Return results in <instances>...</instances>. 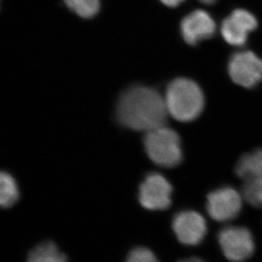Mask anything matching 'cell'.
Masks as SVG:
<instances>
[{
	"instance_id": "17",
	"label": "cell",
	"mask_w": 262,
	"mask_h": 262,
	"mask_svg": "<svg viewBox=\"0 0 262 262\" xmlns=\"http://www.w3.org/2000/svg\"><path fill=\"white\" fill-rule=\"evenodd\" d=\"M159 1H161L164 5H166L168 7L174 8L184 2L185 0H159Z\"/></svg>"
},
{
	"instance_id": "1",
	"label": "cell",
	"mask_w": 262,
	"mask_h": 262,
	"mask_svg": "<svg viewBox=\"0 0 262 262\" xmlns=\"http://www.w3.org/2000/svg\"><path fill=\"white\" fill-rule=\"evenodd\" d=\"M168 111L163 96L150 87L135 85L123 92L117 104L119 124L128 129L148 132L164 125Z\"/></svg>"
},
{
	"instance_id": "5",
	"label": "cell",
	"mask_w": 262,
	"mask_h": 262,
	"mask_svg": "<svg viewBox=\"0 0 262 262\" xmlns=\"http://www.w3.org/2000/svg\"><path fill=\"white\" fill-rule=\"evenodd\" d=\"M173 188L169 181L159 173L145 178L139 188V201L149 210H164L171 204Z\"/></svg>"
},
{
	"instance_id": "4",
	"label": "cell",
	"mask_w": 262,
	"mask_h": 262,
	"mask_svg": "<svg viewBox=\"0 0 262 262\" xmlns=\"http://www.w3.org/2000/svg\"><path fill=\"white\" fill-rule=\"evenodd\" d=\"M218 242L227 260L242 262L255 251V241L250 230L244 227H227L218 233Z\"/></svg>"
},
{
	"instance_id": "18",
	"label": "cell",
	"mask_w": 262,
	"mask_h": 262,
	"mask_svg": "<svg viewBox=\"0 0 262 262\" xmlns=\"http://www.w3.org/2000/svg\"><path fill=\"white\" fill-rule=\"evenodd\" d=\"M179 262H205L204 260L199 259V258H188V259H185V260H180Z\"/></svg>"
},
{
	"instance_id": "7",
	"label": "cell",
	"mask_w": 262,
	"mask_h": 262,
	"mask_svg": "<svg viewBox=\"0 0 262 262\" xmlns=\"http://www.w3.org/2000/svg\"><path fill=\"white\" fill-rule=\"evenodd\" d=\"M242 196L237 190L224 187L214 190L207 198L206 209L209 216L219 222L235 219L242 209Z\"/></svg>"
},
{
	"instance_id": "10",
	"label": "cell",
	"mask_w": 262,
	"mask_h": 262,
	"mask_svg": "<svg viewBox=\"0 0 262 262\" xmlns=\"http://www.w3.org/2000/svg\"><path fill=\"white\" fill-rule=\"evenodd\" d=\"M216 26L209 13L196 10L185 16L181 23V33L186 43L196 46L199 42L211 38Z\"/></svg>"
},
{
	"instance_id": "11",
	"label": "cell",
	"mask_w": 262,
	"mask_h": 262,
	"mask_svg": "<svg viewBox=\"0 0 262 262\" xmlns=\"http://www.w3.org/2000/svg\"><path fill=\"white\" fill-rule=\"evenodd\" d=\"M235 172L244 181L262 178V149L243 155L235 167Z\"/></svg>"
},
{
	"instance_id": "8",
	"label": "cell",
	"mask_w": 262,
	"mask_h": 262,
	"mask_svg": "<svg viewBox=\"0 0 262 262\" xmlns=\"http://www.w3.org/2000/svg\"><path fill=\"white\" fill-rule=\"evenodd\" d=\"M172 228L179 242L187 246L201 244L207 234L205 219L193 210H184L176 214Z\"/></svg>"
},
{
	"instance_id": "14",
	"label": "cell",
	"mask_w": 262,
	"mask_h": 262,
	"mask_svg": "<svg viewBox=\"0 0 262 262\" xmlns=\"http://www.w3.org/2000/svg\"><path fill=\"white\" fill-rule=\"evenodd\" d=\"M66 6L76 15L91 19L98 14L101 8L100 0H63Z\"/></svg>"
},
{
	"instance_id": "16",
	"label": "cell",
	"mask_w": 262,
	"mask_h": 262,
	"mask_svg": "<svg viewBox=\"0 0 262 262\" xmlns=\"http://www.w3.org/2000/svg\"><path fill=\"white\" fill-rule=\"evenodd\" d=\"M126 262H159L152 251L144 247H138L131 250Z\"/></svg>"
},
{
	"instance_id": "9",
	"label": "cell",
	"mask_w": 262,
	"mask_h": 262,
	"mask_svg": "<svg viewBox=\"0 0 262 262\" xmlns=\"http://www.w3.org/2000/svg\"><path fill=\"white\" fill-rule=\"evenodd\" d=\"M255 15L244 9H237L222 24V34L227 43L242 46L247 42L249 33L257 28Z\"/></svg>"
},
{
	"instance_id": "3",
	"label": "cell",
	"mask_w": 262,
	"mask_h": 262,
	"mask_svg": "<svg viewBox=\"0 0 262 262\" xmlns=\"http://www.w3.org/2000/svg\"><path fill=\"white\" fill-rule=\"evenodd\" d=\"M144 146L149 159L159 166L173 168L181 164L182 143L179 135L164 125L146 132Z\"/></svg>"
},
{
	"instance_id": "13",
	"label": "cell",
	"mask_w": 262,
	"mask_h": 262,
	"mask_svg": "<svg viewBox=\"0 0 262 262\" xmlns=\"http://www.w3.org/2000/svg\"><path fill=\"white\" fill-rule=\"evenodd\" d=\"M28 262H68V258L54 243L47 241L29 253Z\"/></svg>"
},
{
	"instance_id": "19",
	"label": "cell",
	"mask_w": 262,
	"mask_h": 262,
	"mask_svg": "<svg viewBox=\"0 0 262 262\" xmlns=\"http://www.w3.org/2000/svg\"><path fill=\"white\" fill-rule=\"evenodd\" d=\"M200 2L205 5H213L214 3L216 2L217 0H199Z\"/></svg>"
},
{
	"instance_id": "6",
	"label": "cell",
	"mask_w": 262,
	"mask_h": 262,
	"mask_svg": "<svg viewBox=\"0 0 262 262\" xmlns=\"http://www.w3.org/2000/svg\"><path fill=\"white\" fill-rule=\"evenodd\" d=\"M228 73L235 83L254 88L262 80V60L252 51H240L230 59Z\"/></svg>"
},
{
	"instance_id": "12",
	"label": "cell",
	"mask_w": 262,
	"mask_h": 262,
	"mask_svg": "<svg viewBox=\"0 0 262 262\" xmlns=\"http://www.w3.org/2000/svg\"><path fill=\"white\" fill-rule=\"evenodd\" d=\"M20 190L15 178L6 171L0 170V208H10L18 201Z\"/></svg>"
},
{
	"instance_id": "2",
	"label": "cell",
	"mask_w": 262,
	"mask_h": 262,
	"mask_svg": "<svg viewBox=\"0 0 262 262\" xmlns=\"http://www.w3.org/2000/svg\"><path fill=\"white\" fill-rule=\"evenodd\" d=\"M164 101L168 114L181 122L193 121L204 106V96L199 84L189 78H179L167 87Z\"/></svg>"
},
{
	"instance_id": "15",
	"label": "cell",
	"mask_w": 262,
	"mask_h": 262,
	"mask_svg": "<svg viewBox=\"0 0 262 262\" xmlns=\"http://www.w3.org/2000/svg\"><path fill=\"white\" fill-rule=\"evenodd\" d=\"M242 193L250 205L262 208V178L245 180Z\"/></svg>"
}]
</instances>
